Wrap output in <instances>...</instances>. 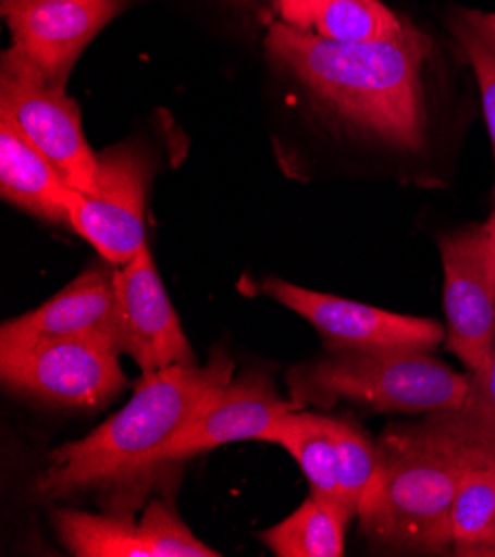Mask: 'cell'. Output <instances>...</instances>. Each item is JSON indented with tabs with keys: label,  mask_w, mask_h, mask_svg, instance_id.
Masks as SVG:
<instances>
[{
	"label": "cell",
	"mask_w": 495,
	"mask_h": 557,
	"mask_svg": "<svg viewBox=\"0 0 495 557\" xmlns=\"http://www.w3.org/2000/svg\"><path fill=\"white\" fill-rule=\"evenodd\" d=\"M143 524L149 531L156 557H220L218 550L202 544L160 499H153L147 507Z\"/></svg>",
	"instance_id": "cell-21"
},
{
	"label": "cell",
	"mask_w": 495,
	"mask_h": 557,
	"mask_svg": "<svg viewBox=\"0 0 495 557\" xmlns=\"http://www.w3.org/2000/svg\"><path fill=\"white\" fill-rule=\"evenodd\" d=\"M462 21L475 29L484 40H488L495 47V14H482V12H462Z\"/></svg>",
	"instance_id": "cell-24"
},
{
	"label": "cell",
	"mask_w": 495,
	"mask_h": 557,
	"mask_svg": "<svg viewBox=\"0 0 495 557\" xmlns=\"http://www.w3.org/2000/svg\"><path fill=\"white\" fill-rule=\"evenodd\" d=\"M234 380V360L218 351L207 364L143 373L132 400L89 435L53 449L36 482L45 499L121 484L156 467L158 451Z\"/></svg>",
	"instance_id": "cell-2"
},
{
	"label": "cell",
	"mask_w": 495,
	"mask_h": 557,
	"mask_svg": "<svg viewBox=\"0 0 495 557\" xmlns=\"http://www.w3.org/2000/svg\"><path fill=\"white\" fill-rule=\"evenodd\" d=\"M458 555H495V467L465 471L451 509Z\"/></svg>",
	"instance_id": "cell-19"
},
{
	"label": "cell",
	"mask_w": 495,
	"mask_h": 557,
	"mask_svg": "<svg viewBox=\"0 0 495 557\" xmlns=\"http://www.w3.org/2000/svg\"><path fill=\"white\" fill-rule=\"evenodd\" d=\"M0 114L21 127L74 189L94 194L98 153L85 138L78 104L63 87L47 83L14 47L0 61Z\"/></svg>",
	"instance_id": "cell-6"
},
{
	"label": "cell",
	"mask_w": 495,
	"mask_h": 557,
	"mask_svg": "<svg viewBox=\"0 0 495 557\" xmlns=\"http://www.w3.org/2000/svg\"><path fill=\"white\" fill-rule=\"evenodd\" d=\"M411 29L380 0H326L311 32L338 42L400 40Z\"/></svg>",
	"instance_id": "cell-20"
},
{
	"label": "cell",
	"mask_w": 495,
	"mask_h": 557,
	"mask_svg": "<svg viewBox=\"0 0 495 557\" xmlns=\"http://www.w3.org/2000/svg\"><path fill=\"white\" fill-rule=\"evenodd\" d=\"M324 5L326 0H273V10H276L281 23L307 32H311Z\"/></svg>",
	"instance_id": "cell-23"
},
{
	"label": "cell",
	"mask_w": 495,
	"mask_h": 557,
	"mask_svg": "<svg viewBox=\"0 0 495 557\" xmlns=\"http://www.w3.org/2000/svg\"><path fill=\"white\" fill-rule=\"evenodd\" d=\"M151 178L149 160L134 145H119L98 156L94 194L70 189V227L102 260L127 264L145 240V198Z\"/></svg>",
	"instance_id": "cell-8"
},
{
	"label": "cell",
	"mask_w": 495,
	"mask_h": 557,
	"mask_svg": "<svg viewBox=\"0 0 495 557\" xmlns=\"http://www.w3.org/2000/svg\"><path fill=\"white\" fill-rule=\"evenodd\" d=\"M114 275L116 264H94L38 309L8 320L0 326V351L25 349L42 341L81 333H107L114 338Z\"/></svg>",
	"instance_id": "cell-15"
},
{
	"label": "cell",
	"mask_w": 495,
	"mask_h": 557,
	"mask_svg": "<svg viewBox=\"0 0 495 557\" xmlns=\"http://www.w3.org/2000/svg\"><path fill=\"white\" fill-rule=\"evenodd\" d=\"M260 292L302 315L322 336L329 351H431L447 341L445 326L371 305L318 294L281 277H269Z\"/></svg>",
	"instance_id": "cell-9"
},
{
	"label": "cell",
	"mask_w": 495,
	"mask_h": 557,
	"mask_svg": "<svg viewBox=\"0 0 495 557\" xmlns=\"http://www.w3.org/2000/svg\"><path fill=\"white\" fill-rule=\"evenodd\" d=\"M127 8L132 0H16L3 16L12 47L47 83L65 89L87 45Z\"/></svg>",
	"instance_id": "cell-12"
},
{
	"label": "cell",
	"mask_w": 495,
	"mask_h": 557,
	"mask_svg": "<svg viewBox=\"0 0 495 557\" xmlns=\"http://www.w3.org/2000/svg\"><path fill=\"white\" fill-rule=\"evenodd\" d=\"M114 341L143 373L174 364H196V354L181 326L178 313L164 292L147 243L123 267H116Z\"/></svg>",
	"instance_id": "cell-11"
},
{
	"label": "cell",
	"mask_w": 495,
	"mask_h": 557,
	"mask_svg": "<svg viewBox=\"0 0 495 557\" xmlns=\"http://www.w3.org/2000/svg\"><path fill=\"white\" fill-rule=\"evenodd\" d=\"M456 36L465 47V53L480 85L484 119H486L488 136L493 143V162H495V47L488 40H484L475 29H471L462 18L456 27Z\"/></svg>",
	"instance_id": "cell-22"
},
{
	"label": "cell",
	"mask_w": 495,
	"mask_h": 557,
	"mask_svg": "<svg viewBox=\"0 0 495 557\" xmlns=\"http://www.w3.org/2000/svg\"><path fill=\"white\" fill-rule=\"evenodd\" d=\"M51 522L76 557H156L143 520L59 509L51 513Z\"/></svg>",
	"instance_id": "cell-18"
},
{
	"label": "cell",
	"mask_w": 495,
	"mask_h": 557,
	"mask_svg": "<svg viewBox=\"0 0 495 557\" xmlns=\"http://www.w3.org/2000/svg\"><path fill=\"white\" fill-rule=\"evenodd\" d=\"M264 47L354 127L403 151L422 149L429 40L413 27L400 40L338 42L279 21L269 27Z\"/></svg>",
	"instance_id": "cell-1"
},
{
	"label": "cell",
	"mask_w": 495,
	"mask_h": 557,
	"mask_svg": "<svg viewBox=\"0 0 495 557\" xmlns=\"http://www.w3.org/2000/svg\"><path fill=\"white\" fill-rule=\"evenodd\" d=\"M445 269L447 347L471 373L495 354V264L486 225L467 227L437 240Z\"/></svg>",
	"instance_id": "cell-10"
},
{
	"label": "cell",
	"mask_w": 495,
	"mask_h": 557,
	"mask_svg": "<svg viewBox=\"0 0 495 557\" xmlns=\"http://www.w3.org/2000/svg\"><path fill=\"white\" fill-rule=\"evenodd\" d=\"M486 232H488V238H491V256H493V264H495V209L486 222Z\"/></svg>",
	"instance_id": "cell-25"
},
{
	"label": "cell",
	"mask_w": 495,
	"mask_h": 557,
	"mask_svg": "<svg viewBox=\"0 0 495 557\" xmlns=\"http://www.w3.org/2000/svg\"><path fill=\"white\" fill-rule=\"evenodd\" d=\"M380 440L465 469L495 467V354L482 371L471 373L469 394L460 407L429 413L413 424H394Z\"/></svg>",
	"instance_id": "cell-14"
},
{
	"label": "cell",
	"mask_w": 495,
	"mask_h": 557,
	"mask_svg": "<svg viewBox=\"0 0 495 557\" xmlns=\"http://www.w3.org/2000/svg\"><path fill=\"white\" fill-rule=\"evenodd\" d=\"M72 185L5 114H0V196L5 202L51 222L70 225Z\"/></svg>",
	"instance_id": "cell-16"
},
{
	"label": "cell",
	"mask_w": 495,
	"mask_h": 557,
	"mask_svg": "<svg viewBox=\"0 0 495 557\" xmlns=\"http://www.w3.org/2000/svg\"><path fill=\"white\" fill-rule=\"evenodd\" d=\"M351 516L311 493L283 522L260 533V542L279 557H341Z\"/></svg>",
	"instance_id": "cell-17"
},
{
	"label": "cell",
	"mask_w": 495,
	"mask_h": 557,
	"mask_svg": "<svg viewBox=\"0 0 495 557\" xmlns=\"http://www.w3.org/2000/svg\"><path fill=\"white\" fill-rule=\"evenodd\" d=\"M14 3H16V0H0V10H8Z\"/></svg>",
	"instance_id": "cell-26"
},
{
	"label": "cell",
	"mask_w": 495,
	"mask_h": 557,
	"mask_svg": "<svg viewBox=\"0 0 495 557\" xmlns=\"http://www.w3.org/2000/svg\"><path fill=\"white\" fill-rule=\"evenodd\" d=\"M471 375H460L426 351H332L287 373L292 400L332 409L341 400L380 413H435L460 407Z\"/></svg>",
	"instance_id": "cell-3"
},
{
	"label": "cell",
	"mask_w": 495,
	"mask_h": 557,
	"mask_svg": "<svg viewBox=\"0 0 495 557\" xmlns=\"http://www.w3.org/2000/svg\"><path fill=\"white\" fill-rule=\"evenodd\" d=\"M285 400L267 373L249 371L209 396L191 420L156 456V465H170L211 451L230 442L258 440L279 418L298 411Z\"/></svg>",
	"instance_id": "cell-13"
},
{
	"label": "cell",
	"mask_w": 495,
	"mask_h": 557,
	"mask_svg": "<svg viewBox=\"0 0 495 557\" xmlns=\"http://www.w3.org/2000/svg\"><path fill=\"white\" fill-rule=\"evenodd\" d=\"M258 440L283 447L300 465L311 493L356 518L378 465V444L358 424L298 409L279 418Z\"/></svg>",
	"instance_id": "cell-7"
},
{
	"label": "cell",
	"mask_w": 495,
	"mask_h": 557,
	"mask_svg": "<svg viewBox=\"0 0 495 557\" xmlns=\"http://www.w3.org/2000/svg\"><path fill=\"white\" fill-rule=\"evenodd\" d=\"M121 351L107 333H81L0 351V377L14 394L74 409H100L125 386Z\"/></svg>",
	"instance_id": "cell-5"
},
{
	"label": "cell",
	"mask_w": 495,
	"mask_h": 557,
	"mask_svg": "<svg viewBox=\"0 0 495 557\" xmlns=\"http://www.w3.org/2000/svg\"><path fill=\"white\" fill-rule=\"evenodd\" d=\"M465 467L378 442V465L360 497V533L396 553H445L454 544L451 509Z\"/></svg>",
	"instance_id": "cell-4"
}]
</instances>
